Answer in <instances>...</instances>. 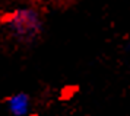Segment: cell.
<instances>
[{"mask_svg": "<svg viewBox=\"0 0 130 116\" xmlns=\"http://www.w3.org/2000/svg\"><path fill=\"white\" fill-rule=\"evenodd\" d=\"M7 110L12 116H28L31 110V99L25 93H16L7 99Z\"/></svg>", "mask_w": 130, "mask_h": 116, "instance_id": "7a4b0ae2", "label": "cell"}, {"mask_svg": "<svg viewBox=\"0 0 130 116\" xmlns=\"http://www.w3.org/2000/svg\"><path fill=\"white\" fill-rule=\"evenodd\" d=\"M5 26L7 31L21 41H31L41 32L42 19L38 10L32 7L16 9L5 17Z\"/></svg>", "mask_w": 130, "mask_h": 116, "instance_id": "6da1fadb", "label": "cell"}]
</instances>
